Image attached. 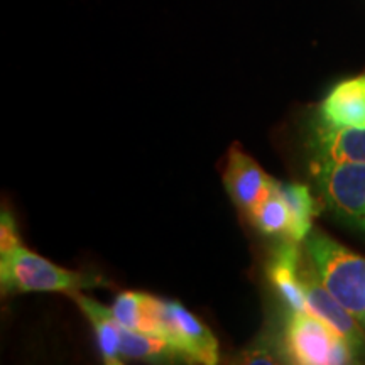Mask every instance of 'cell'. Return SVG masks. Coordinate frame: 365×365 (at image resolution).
I'll return each instance as SVG.
<instances>
[{"label": "cell", "instance_id": "5bb4252c", "mask_svg": "<svg viewBox=\"0 0 365 365\" xmlns=\"http://www.w3.org/2000/svg\"><path fill=\"white\" fill-rule=\"evenodd\" d=\"M120 355L130 359H175L181 357L175 345L164 339L149 333L129 330L122 327L120 330ZM182 359V357H181Z\"/></svg>", "mask_w": 365, "mask_h": 365}, {"label": "cell", "instance_id": "9a60e30c", "mask_svg": "<svg viewBox=\"0 0 365 365\" xmlns=\"http://www.w3.org/2000/svg\"><path fill=\"white\" fill-rule=\"evenodd\" d=\"M144 296L145 293H137V291H124L117 296L112 307V313L118 325L129 328V330L143 331Z\"/></svg>", "mask_w": 365, "mask_h": 365}, {"label": "cell", "instance_id": "7a4b0ae2", "mask_svg": "<svg viewBox=\"0 0 365 365\" xmlns=\"http://www.w3.org/2000/svg\"><path fill=\"white\" fill-rule=\"evenodd\" d=\"M0 284L7 293H80L86 287L105 284L98 276L68 271L19 245L11 254L0 255Z\"/></svg>", "mask_w": 365, "mask_h": 365}, {"label": "cell", "instance_id": "4fadbf2b", "mask_svg": "<svg viewBox=\"0 0 365 365\" xmlns=\"http://www.w3.org/2000/svg\"><path fill=\"white\" fill-rule=\"evenodd\" d=\"M255 227L266 235L289 237L291 217L287 205L277 190V181H274L272 190L269 191L266 198L257 205L250 213Z\"/></svg>", "mask_w": 365, "mask_h": 365}, {"label": "cell", "instance_id": "277c9868", "mask_svg": "<svg viewBox=\"0 0 365 365\" xmlns=\"http://www.w3.org/2000/svg\"><path fill=\"white\" fill-rule=\"evenodd\" d=\"M286 349L289 359L301 365H340L357 357L346 339L309 312H291Z\"/></svg>", "mask_w": 365, "mask_h": 365}, {"label": "cell", "instance_id": "8992f818", "mask_svg": "<svg viewBox=\"0 0 365 365\" xmlns=\"http://www.w3.org/2000/svg\"><path fill=\"white\" fill-rule=\"evenodd\" d=\"M301 284H303L304 296H307L308 312L335 328L349 341L355 355L365 352V335L360 330L357 319L346 312L339 301L333 298L330 291L323 286L312 262L307 267L301 266Z\"/></svg>", "mask_w": 365, "mask_h": 365}, {"label": "cell", "instance_id": "8fae6325", "mask_svg": "<svg viewBox=\"0 0 365 365\" xmlns=\"http://www.w3.org/2000/svg\"><path fill=\"white\" fill-rule=\"evenodd\" d=\"M73 299L78 303V307L83 309L86 318L90 319L95 328V335L102 352L103 362L108 365L120 364V330L122 327L113 317L112 308H105L98 301L88 298L80 293H71Z\"/></svg>", "mask_w": 365, "mask_h": 365}, {"label": "cell", "instance_id": "6da1fadb", "mask_svg": "<svg viewBox=\"0 0 365 365\" xmlns=\"http://www.w3.org/2000/svg\"><path fill=\"white\" fill-rule=\"evenodd\" d=\"M304 244L323 286L365 328V259L319 230L312 232Z\"/></svg>", "mask_w": 365, "mask_h": 365}, {"label": "cell", "instance_id": "2e32d148", "mask_svg": "<svg viewBox=\"0 0 365 365\" xmlns=\"http://www.w3.org/2000/svg\"><path fill=\"white\" fill-rule=\"evenodd\" d=\"M22 244L17 225L11 212L4 210L2 217H0V255L11 254L14 249L19 247Z\"/></svg>", "mask_w": 365, "mask_h": 365}, {"label": "cell", "instance_id": "9c48e42d", "mask_svg": "<svg viewBox=\"0 0 365 365\" xmlns=\"http://www.w3.org/2000/svg\"><path fill=\"white\" fill-rule=\"evenodd\" d=\"M308 148L312 161L365 164V127L333 129L314 120Z\"/></svg>", "mask_w": 365, "mask_h": 365}, {"label": "cell", "instance_id": "30bf717a", "mask_svg": "<svg viewBox=\"0 0 365 365\" xmlns=\"http://www.w3.org/2000/svg\"><path fill=\"white\" fill-rule=\"evenodd\" d=\"M298 242H282L269 262V277L291 312H308L307 296L301 284V255Z\"/></svg>", "mask_w": 365, "mask_h": 365}, {"label": "cell", "instance_id": "5b68a950", "mask_svg": "<svg viewBox=\"0 0 365 365\" xmlns=\"http://www.w3.org/2000/svg\"><path fill=\"white\" fill-rule=\"evenodd\" d=\"M164 340L175 345L181 357L188 362L217 364L218 341L213 333L175 301H164Z\"/></svg>", "mask_w": 365, "mask_h": 365}, {"label": "cell", "instance_id": "ba28073f", "mask_svg": "<svg viewBox=\"0 0 365 365\" xmlns=\"http://www.w3.org/2000/svg\"><path fill=\"white\" fill-rule=\"evenodd\" d=\"M317 120L333 129L365 127V73L333 86L319 105Z\"/></svg>", "mask_w": 365, "mask_h": 365}, {"label": "cell", "instance_id": "7c38bea8", "mask_svg": "<svg viewBox=\"0 0 365 365\" xmlns=\"http://www.w3.org/2000/svg\"><path fill=\"white\" fill-rule=\"evenodd\" d=\"M277 190L289 210L291 227L287 239L294 242L307 240L312 234V222L317 215V202L307 185L301 182H281L277 181Z\"/></svg>", "mask_w": 365, "mask_h": 365}, {"label": "cell", "instance_id": "52a82bcc", "mask_svg": "<svg viewBox=\"0 0 365 365\" xmlns=\"http://www.w3.org/2000/svg\"><path fill=\"white\" fill-rule=\"evenodd\" d=\"M274 181L252 158L234 148L228 154L223 185L240 210L252 213V210L266 198L272 190Z\"/></svg>", "mask_w": 365, "mask_h": 365}, {"label": "cell", "instance_id": "3957f363", "mask_svg": "<svg viewBox=\"0 0 365 365\" xmlns=\"http://www.w3.org/2000/svg\"><path fill=\"white\" fill-rule=\"evenodd\" d=\"M312 170L328 212L365 235V164L312 161Z\"/></svg>", "mask_w": 365, "mask_h": 365}]
</instances>
